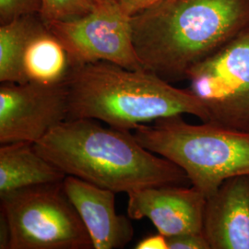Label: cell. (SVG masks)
Listing matches in <instances>:
<instances>
[{"label": "cell", "mask_w": 249, "mask_h": 249, "mask_svg": "<svg viewBox=\"0 0 249 249\" xmlns=\"http://www.w3.org/2000/svg\"><path fill=\"white\" fill-rule=\"evenodd\" d=\"M69 118L103 121L133 131L168 116L191 115L208 122L201 102L189 89L145 70H127L110 62L74 66L67 80Z\"/></svg>", "instance_id": "3957f363"}, {"label": "cell", "mask_w": 249, "mask_h": 249, "mask_svg": "<svg viewBox=\"0 0 249 249\" xmlns=\"http://www.w3.org/2000/svg\"><path fill=\"white\" fill-rule=\"evenodd\" d=\"M136 249H168V239L160 232L144 237L140 241Z\"/></svg>", "instance_id": "d6986e66"}, {"label": "cell", "mask_w": 249, "mask_h": 249, "mask_svg": "<svg viewBox=\"0 0 249 249\" xmlns=\"http://www.w3.org/2000/svg\"><path fill=\"white\" fill-rule=\"evenodd\" d=\"M203 233L211 249H249V174L226 179L207 197Z\"/></svg>", "instance_id": "8fae6325"}, {"label": "cell", "mask_w": 249, "mask_h": 249, "mask_svg": "<svg viewBox=\"0 0 249 249\" xmlns=\"http://www.w3.org/2000/svg\"><path fill=\"white\" fill-rule=\"evenodd\" d=\"M208 122L249 132V27L187 74Z\"/></svg>", "instance_id": "8992f818"}, {"label": "cell", "mask_w": 249, "mask_h": 249, "mask_svg": "<svg viewBox=\"0 0 249 249\" xmlns=\"http://www.w3.org/2000/svg\"><path fill=\"white\" fill-rule=\"evenodd\" d=\"M35 147L66 176L116 194L189 181L183 169L145 149L131 131L105 127L93 119H67Z\"/></svg>", "instance_id": "7a4b0ae2"}, {"label": "cell", "mask_w": 249, "mask_h": 249, "mask_svg": "<svg viewBox=\"0 0 249 249\" xmlns=\"http://www.w3.org/2000/svg\"><path fill=\"white\" fill-rule=\"evenodd\" d=\"M98 0H41L39 17L48 26L58 21L80 18L95 8Z\"/></svg>", "instance_id": "9a60e30c"}, {"label": "cell", "mask_w": 249, "mask_h": 249, "mask_svg": "<svg viewBox=\"0 0 249 249\" xmlns=\"http://www.w3.org/2000/svg\"><path fill=\"white\" fill-rule=\"evenodd\" d=\"M66 175L46 160L31 142L4 143L0 147V195L44 184L62 182Z\"/></svg>", "instance_id": "7c38bea8"}, {"label": "cell", "mask_w": 249, "mask_h": 249, "mask_svg": "<svg viewBox=\"0 0 249 249\" xmlns=\"http://www.w3.org/2000/svg\"><path fill=\"white\" fill-rule=\"evenodd\" d=\"M63 187L89 232L93 249H124L132 240L131 218L116 213L114 191L72 176H66Z\"/></svg>", "instance_id": "30bf717a"}, {"label": "cell", "mask_w": 249, "mask_h": 249, "mask_svg": "<svg viewBox=\"0 0 249 249\" xmlns=\"http://www.w3.org/2000/svg\"><path fill=\"white\" fill-rule=\"evenodd\" d=\"M127 196L128 217L149 219L158 232L166 237L203 231L207 197L193 186L144 187Z\"/></svg>", "instance_id": "9c48e42d"}, {"label": "cell", "mask_w": 249, "mask_h": 249, "mask_svg": "<svg viewBox=\"0 0 249 249\" xmlns=\"http://www.w3.org/2000/svg\"><path fill=\"white\" fill-rule=\"evenodd\" d=\"M69 118L67 82H1L0 143H35Z\"/></svg>", "instance_id": "ba28073f"}, {"label": "cell", "mask_w": 249, "mask_h": 249, "mask_svg": "<svg viewBox=\"0 0 249 249\" xmlns=\"http://www.w3.org/2000/svg\"><path fill=\"white\" fill-rule=\"evenodd\" d=\"M47 27L65 46L74 66L104 61L144 70L134 47L131 17L116 0H98L85 16Z\"/></svg>", "instance_id": "52a82bcc"}, {"label": "cell", "mask_w": 249, "mask_h": 249, "mask_svg": "<svg viewBox=\"0 0 249 249\" xmlns=\"http://www.w3.org/2000/svg\"><path fill=\"white\" fill-rule=\"evenodd\" d=\"M39 24L33 16L1 24L0 82H25L22 71L23 53L30 37Z\"/></svg>", "instance_id": "5bb4252c"}, {"label": "cell", "mask_w": 249, "mask_h": 249, "mask_svg": "<svg viewBox=\"0 0 249 249\" xmlns=\"http://www.w3.org/2000/svg\"><path fill=\"white\" fill-rule=\"evenodd\" d=\"M167 239L168 249H211L203 231L178 234Z\"/></svg>", "instance_id": "e0dca14e"}, {"label": "cell", "mask_w": 249, "mask_h": 249, "mask_svg": "<svg viewBox=\"0 0 249 249\" xmlns=\"http://www.w3.org/2000/svg\"><path fill=\"white\" fill-rule=\"evenodd\" d=\"M74 65L60 40L42 21L30 37L22 58L25 82L45 85L67 82Z\"/></svg>", "instance_id": "4fadbf2b"}, {"label": "cell", "mask_w": 249, "mask_h": 249, "mask_svg": "<svg viewBox=\"0 0 249 249\" xmlns=\"http://www.w3.org/2000/svg\"><path fill=\"white\" fill-rule=\"evenodd\" d=\"M131 132L145 149L183 169L206 197L226 179L249 174V132L210 122L189 124L182 115L142 124Z\"/></svg>", "instance_id": "277c9868"}, {"label": "cell", "mask_w": 249, "mask_h": 249, "mask_svg": "<svg viewBox=\"0 0 249 249\" xmlns=\"http://www.w3.org/2000/svg\"><path fill=\"white\" fill-rule=\"evenodd\" d=\"M249 27V0H160L131 17L143 69L169 82Z\"/></svg>", "instance_id": "6da1fadb"}, {"label": "cell", "mask_w": 249, "mask_h": 249, "mask_svg": "<svg viewBox=\"0 0 249 249\" xmlns=\"http://www.w3.org/2000/svg\"><path fill=\"white\" fill-rule=\"evenodd\" d=\"M0 200L9 226L8 249H93L63 181L18 189Z\"/></svg>", "instance_id": "5b68a950"}, {"label": "cell", "mask_w": 249, "mask_h": 249, "mask_svg": "<svg viewBox=\"0 0 249 249\" xmlns=\"http://www.w3.org/2000/svg\"><path fill=\"white\" fill-rule=\"evenodd\" d=\"M41 6V0H0L1 24L39 14Z\"/></svg>", "instance_id": "2e32d148"}, {"label": "cell", "mask_w": 249, "mask_h": 249, "mask_svg": "<svg viewBox=\"0 0 249 249\" xmlns=\"http://www.w3.org/2000/svg\"><path fill=\"white\" fill-rule=\"evenodd\" d=\"M120 6V8L124 12L132 17L135 14L142 11L144 9H148L153 4L157 3L160 0H116Z\"/></svg>", "instance_id": "ac0fdd59"}]
</instances>
